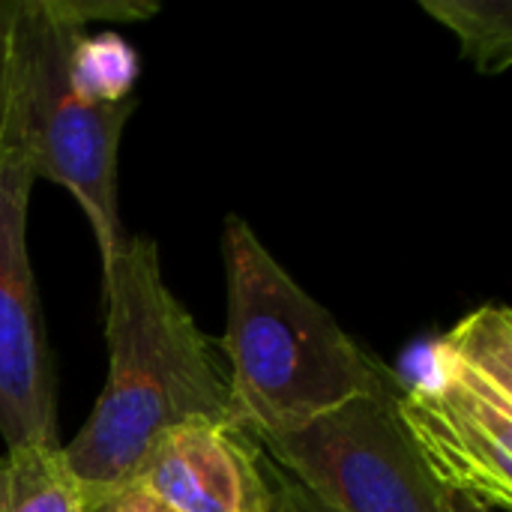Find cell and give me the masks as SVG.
<instances>
[{
	"label": "cell",
	"instance_id": "obj_7",
	"mask_svg": "<svg viewBox=\"0 0 512 512\" xmlns=\"http://www.w3.org/2000/svg\"><path fill=\"white\" fill-rule=\"evenodd\" d=\"M132 483L171 512H270L276 501V474L261 447L219 420H186L165 432Z\"/></svg>",
	"mask_w": 512,
	"mask_h": 512
},
{
	"label": "cell",
	"instance_id": "obj_10",
	"mask_svg": "<svg viewBox=\"0 0 512 512\" xmlns=\"http://www.w3.org/2000/svg\"><path fill=\"white\" fill-rule=\"evenodd\" d=\"M138 75L141 60L120 33L102 30L78 36L69 57V78L84 99L99 105L135 102Z\"/></svg>",
	"mask_w": 512,
	"mask_h": 512
},
{
	"label": "cell",
	"instance_id": "obj_11",
	"mask_svg": "<svg viewBox=\"0 0 512 512\" xmlns=\"http://www.w3.org/2000/svg\"><path fill=\"white\" fill-rule=\"evenodd\" d=\"M15 0H0V150L6 138V108H9V33H12Z\"/></svg>",
	"mask_w": 512,
	"mask_h": 512
},
{
	"label": "cell",
	"instance_id": "obj_1",
	"mask_svg": "<svg viewBox=\"0 0 512 512\" xmlns=\"http://www.w3.org/2000/svg\"><path fill=\"white\" fill-rule=\"evenodd\" d=\"M108 378L78 429L60 447L93 512L126 489L156 441L186 420L228 417V375L210 339L162 276L159 246L126 234L102 267Z\"/></svg>",
	"mask_w": 512,
	"mask_h": 512
},
{
	"label": "cell",
	"instance_id": "obj_9",
	"mask_svg": "<svg viewBox=\"0 0 512 512\" xmlns=\"http://www.w3.org/2000/svg\"><path fill=\"white\" fill-rule=\"evenodd\" d=\"M420 9L459 39L477 72L501 75L512 66L510 0H420Z\"/></svg>",
	"mask_w": 512,
	"mask_h": 512
},
{
	"label": "cell",
	"instance_id": "obj_4",
	"mask_svg": "<svg viewBox=\"0 0 512 512\" xmlns=\"http://www.w3.org/2000/svg\"><path fill=\"white\" fill-rule=\"evenodd\" d=\"M393 414L447 492L512 507V312L486 303L393 372Z\"/></svg>",
	"mask_w": 512,
	"mask_h": 512
},
{
	"label": "cell",
	"instance_id": "obj_15",
	"mask_svg": "<svg viewBox=\"0 0 512 512\" xmlns=\"http://www.w3.org/2000/svg\"><path fill=\"white\" fill-rule=\"evenodd\" d=\"M270 512H297L294 510V504H291V495H288L285 480H282V474H279V471H276V501H273Z\"/></svg>",
	"mask_w": 512,
	"mask_h": 512
},
{
	"label": "cell",
	"instance_id": "obj_12",
	"mask_svg": "<svg viewBox=\"0 0 512 512\" xmlns=\"http://www.w3.org/2000/svg\"><path fill=\"white\" fill-rule=\"evenodd\" d=\"M96 512H171L165 504H159L150 492H144L141 486H126L120 489L114 498H108Z\"/></svg>",
	"mask_w": 512,
	"mask_h": 512
},
{
	"label": "cell",
	"instance_id": "obj_3",
	"mask_svg": "<svg viewBox=\"0 0 512 512\" xmlns=\"http://www.w3.org/2000/svg\"><path fill=\"white\" fill-rule=\"evenodd\" d=\"M156 15L150 0H15L9 33V108L3 150L33 177L66 189L81 207L102 267L120 249L117 162L135 102L99 105L69 78V57L90 24H126Z\"/></svg>",
	"mask_w": 512,
	"mask_h": 512
},
{
	"label": "cell",
	"instance_id": "obj_8",
	"mask_svg": "<svg viewBox=\"0 0 512 512\" xmlns=\"http://www.w3.org/2000/svg\"><path fill=\"white\" fill-rule=\"evenodd\" d=\"M0 512H93L60 447H15L0 459Z\"/></svg>",
	"mask_w": 512,
	"mask_h": 512
},
{
	"label": "cell",
	"instance_id": "obj_6",
	"mask_svg": "<svg viewBox=\"0 0 512 512\" xmlns=\"http://www.w3.org/2000/svg\"><path fill=\"white\" fill-rule=\"evenodd\" d=\"M33 171L0 150V438L15 447H60L57 381L27 252Z\"/></svg>",
	"mask_w": 512,
	"mask_h": 512
},
{
	"label": "cell",
	"instance_id": "obj_2",
	"mask_svg": "<svg viewBox=\"0 0 512 512\" xmlns=\"http://www.w3.org/2000/svg\"><path fill=\"white\" fill-rule=\"evenodd\" d=\"M222 264L231 426L258 441L354 399L393 396V372L288 276L237 213L222 228Z\"/></svg>",
	"mask_w": 512,
	"mask_h": 512
},
{
	"label": "cell",
	"instance_id": "obj_5",
	"mask_svg": "<svg viewBox=\"0 0 512 512\" xmlns=\"http://www.w3.org/2000/svg\"><path fill=\"white\" fill-rule=\"evenodd\" d=\"M255 444L327 512H447L444 489L393 414V396L354 399Z\"/></svg>",
	"mask_w": 512,
	"mask_h": 512
},
{
	"label": "cell",
	"instance_id": "obj_14",
	"mask_svg": "<svg viewBox=\"0 0 512 512\" xmlns=\"http://www.w3.org/2000/svg\"><path fill=\"white\" fill-rule=\"evenodd\" d=\"M282 480H285V489H288V495H291V504H294V510L297 512H327L315 498H309L297 483H291L285 474H282Z\"/></svg>",
	"mask_w": 512,
	"mask_h": 512
},
{
	"label": "cell",
	"instance_id": "obj_13",
	"mask_svg": "<svg viewBox=\"0 0 512 512\" xmlns=\"http://www.w3.org/2000/svg\"><path fill=\"white\" fill-rule=\"evenodd\" d=\"M444 510L447 512H492L486 504H480V501H474V498H468V495H462V492H447L444 489Z\"/></svg>",
	"mask_w": 512,
	"mask_h": 512
}]
</instances>
